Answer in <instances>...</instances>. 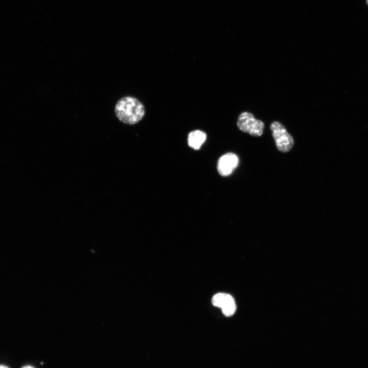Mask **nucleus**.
<instances>
[{
  "label": "nucleus",
  "instance_id": "nucleus-1",
  "mask_svg": "<svg viewBox=\"0 0 368 368\" xmlns=\"http://www.w3.org/2000/svg\"><path fill=\"white\" fill-rule=\"evenodd\" d=\"M114 113L122 122L134 125L144 118L146 110L144 105L136 98L126 96L120 99L114 106Z\"/></svg>",
  "mask_w": 368,
  "mask_h": 368
},
{
  "label": "nucleus",
  "instance_id": "nucleus-2",
  "mask_svg": "<svg viewBox=\"0 0 368 368\" xmlns=\"http://www.w3.org/2000/svg\"><path fill=\"white\" fill-rule=\"evenodd\" d=\"M270 128L278 149L283 152L290 151L294 145V141L285 126L279 122H274L270 124Z\"/></svg>",
  "mask_w": 368,
  "mask_h": 368
},
{
  "label": "nucleus",
  "instance_id": "nucleus-3",
  "mask_svg": "<svg viewBox=\"0 0 368 368\" xmlns=\"http://www.w3.org/2000/svg\"><path fill=\"white\" fill-rule=\"evenodd\" d=\"M237 125L238 128L244 132H248L254 136L262 135L264 128V123L256 120L252 114L244 112L240 115Z\"/></svg>",
  "mask_w": 368,
  "mask_h": 368
},
{
  "label": "nucleus",
  "instance_id": "nucleus-4",
  "mask_svg": "<svg viewBox=\"0 0 368 368\" xmlns=\"http://www.w3.org/2000/svg\"><path fill=\"white\" fill-rule=\"evenodd\" d=\"M214 306L222 310L224 314L228 317L232 316L236 310V305L232 296L218 293L214 295L212 300Z\"/></svg>",
  "mask_w": 368,
  "mask_h": 368
},
{
  "label": "nucleus",
  "instance_id": "nucleus-5",
  "mask_svg": "<svg viewBox=\"0 0 368 368\" xmlns=\"http://www.w3.org/2000/svg\"><path fill=\"white\" fill-rule=\"evenodd\" d=\"M238 163L239 158L236 154H226L220 157L218 161V172L222 176H228L236 169Z\"/></svg>",
  "mask_w": 368,
  "mask_h": 368
},
{
  "label": "nucleus",
  "instance_id": "nucleus-6",
  "mask_svg": "<svg viewBox=\"0 0 368 368\" xmlns=\"http://www.w3.org/2000/svg\"><path fill=\"white\" fill-rule=\"evenodd\" d=\"M206 139V135L204 132L199 130L192 131L188 135V145L192 148L198 150Z\"/></svg>",
  "mask_w": 368,
  "mask_h": 368
},
{
  "label": "nucleus",
  "instance_id": "nucleus-7",
  "mask_svg": "<svg viewBox=\"0 0 368 368\" xmlns=\"http://www.w3.org/2000/svg\"><path fill=\"white\" fill-rule=\"evenodd\" d=\"M0 368H9L5 365L0 364Z\"/></svg>",
  "mask_w": 368,
  "mask_h": 368
},
{
  "label": "nucleus",
  "instance_id": "nucleus-8",
  "mask_svg": "<svg viewBox=\"0 0 368 368\" xmlns=\"http://www.w3.org/2000/svg\"><path fill=\"white\" fill-rule=\"evenodd\" d=\"M22 368H34L30 366H23Z\"/></svg>",
  "mask_w": 368,
  "mask_h": 368
},
{
  "label": "nucleus",
  "instance_id": "nucleus-9",
  "mask_svg": "<svg viewBox=\"0 0 368 368\" xmlns=\"http://www.w3.org/2000/svg\"><path fill=\"white\" fill-rule=\"evenodd\" d=\"M366 4H367V5L368 6V0H366Z\"/></svg>",
  "mask_w": 368,
  "mask_h": 368
}]
</instances>
